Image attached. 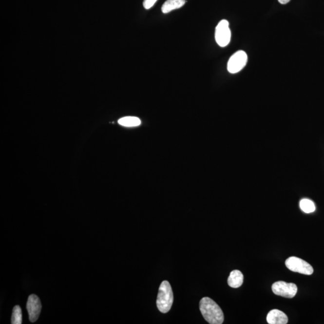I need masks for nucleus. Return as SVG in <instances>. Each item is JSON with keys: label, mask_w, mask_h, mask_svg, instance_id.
I'll return each mask as SVG.
<instances>
[{"label": "nucleus", "mask_w": 324, "mask_h": 324, "mask_svg": "<svg viewBox=\"0 0 324 324\" xmlns=\"http://www.w3.org/2000/svg\"><path fill=\"white\" fill-rule=\"evenodd\" d=\"M247 62V54L245 51H238L233 54L228 61V71L232 74H237L246 66Z\"/></svg>", "instance_id": "nucleus-5"}, {"label": "nucleus", "mask_w": 324, "mask_h": 324, "mask_svg": "<svg viewBox=\"0 0 324 324\" xmlns=\"http://www.w3.org/2000/svg\"><path fill=\"white\" fill-rule=\"evenodd\" d=\"M231 32L229 28V22L227 20H222L219 22L215 32V39L220 47H225L230 43Z\"/></svg>", "instance_id": "nucleus-4"}, {"label": "nucleus", "mask_w": 324, "mask_h": 324, "mask_svg": "<svg viewBox=\"0 0 324 324\" xmlns=\"http://www.w3.org/2000/svg\"><path fill=\"white\" fill-rule=\"evenodd\" d=\"M300 209L305 213H311L315 211L316 207L313 202L308 199H303L300 203Z\"/></svg>", "instance_id": "nucleus-12"}, {"label": "nucleus", "mask_w": 324, "mask_h": 324, "mask_svg": "<svg viewBox=\"0 0 324 324\" xmlns=\"http://www.w3.org/2000/svg\"><path fill=\"white\" fill-rule=\"evenodd\" d=\"M286 267L293 272L311 275L313 273V268L310 264L299 258L292 256L287 258L285 262Z\"/></svg>", "instance_id": "nucleus-3"}, {"label": "nucleus", "mask_w": 324, "mask_h": 324, "mask_svg": "<svg viewBox=\"0 0 324 324\" xmlns=\"http://www.w3.org/2000/svg\"><path fill=\"white\" fill-rule=\"evenodd\" d=\"M272 291L274 294L279 296L292 299L297 294L298 288L297 285L294 284L279 281L272 285Z\"/></svg>", "instance_id": "nucleus-6"}, {"label": "nucleus", "mask_w": 324, "mask_h": 324, "mask_svg": "<svg viewBox=\"0 0 324 324\" xmlns=\"http://www.w3.org/2000/svg\"><path fill=\"white\" fill-rule=\"evenodd\" d=\"M118 123L125 127H136L141 124V121L139 118L135 116H126L120 118L118 120Z\"/></svg>", "instance_id": "nucleus-11"}, {"label": "nucleus", "mask_w": 324, "mask_h": 324, "mask_svg": "<svg viewBox=\"0 0 324 324\" xmlns=\"http://www.w3.org/2000/svg\"><path fill=\"white\" fill-rule=\"evenodd\" d=\"M186 2V0H167L163 4L162 11L163 14H168L172 10L180 9Z\"/></svg>", "instance_id": "nucleus-10"}, {"label": "nucleus", "mask_w": 324, "mask_h": 324, "mask_svg": "<svg viewBox=\"0 0 324 324\" xmlns=\"http://www.w3.org/2000/svg\"><path fill=\"white\" fill-rule=\"evenodd\" d=\"M199 308L204 318L210 324H222L224 315L221 308L209 297H204L199 303Z\"/></svg>", "instance_id": "nucleus-1"}, {"label": "nucleus", "mask_w": 324, "mask_h": 324, "mask_svg": "<svg viewBox=\"0 0 324 324\" xmlns=\"http://www.w3.org/2000/svg\"><path fill=\"white\" fill-rule=\"evenodd\" d=\"M11 323L12 324H21L22 323V310L19 305H16L13 309Z\"/></svg>", "instance_id": "nucleus-13"}, {"label": "nucleus", "mask_w": 324, "mask_h": 324, "mask_svg": "<svg viewBox=\"0 0 324 324\" xmlns=\"http://www.w3.org/2000/svg\"><path fill=\"white\" fill-rule=\"evenodd\" d=\"M173 301V292L170 284L167 281L162 282L157 295L158 309L163 313H168L172 307Z\"/></svg>", "instance_id": "nucleus-2"}, {"label": "nucleus", "mask_w": 324, "mask_h": 324, "mask_svg": "<svg viewBox=\"0 0 324 324\" xmlns=\"http://www.w3.org/2000/svg\"><path fill=\"white\" fill-rule=\"evenodd\" d=\"M267 321L269 324H286L288 323V318L282 311L273 309L268 313Z\"/></svg>", "instance_id": "nucleus-8"}, {"label": "nucleus", "mask_w": 324, "mask_h": 324, "mask_svg": "<svg viewBox=\"0 0 324 324\" xmlns=\"http://www.w3.org/2000/svg\"><path fill=\"white\" fill-rule=\"evenodd\" d=\"M244 276L242 272L237 269L232 271L228 279V284L233 288H238L243 284Z\"/></svg>", "instance_id": "nucleus-9"}, {"label": "nucleus", "mask_w": 324, "mask_h": 324, "mask_svg": "<svg viewBox=\"0 0 324 324\" xmlns=\"http://www.w3.org/2000/svg\"><path fill=\"white\" fill-rule=\"evenodd\" d=\"M27 308L30 321L32 323L36 322L39 317L41 310V302L37 295H30L27 303Z\"/></svg>", "instance_id": "nucleus-7"}, {"label": "nucleus", "mask_w": 324, "mask_h": 324, "mask_svg": "<svg viewBox=\"0 0 324 324\" xmlns=\"http://www.w3.org/2000/svg\"><path fill=\"white\" fill-rule=\"evenodd\" d=\"M157 1V0H144L143 2L144 8L146 9H151Z\"/></svg>", "instance_id": "nucleus-14"}, {"label": "nucleus", "mask_w": 324, "mask_h": 324, "mask_svg": "<svg viewBox=\"0 0 324 324\" xmlns=\"http://www.w3.org/2000/svg\"><path fill=\"white\" fill-rule=\"evenodd\" d=\"M280 3L282 4H286L291 1V0H278Z\"/></svg>", "instance_id": "nucleus-15"}]
</instances>
